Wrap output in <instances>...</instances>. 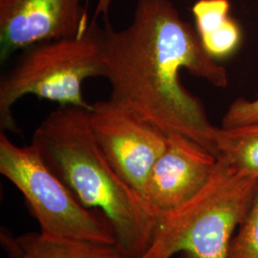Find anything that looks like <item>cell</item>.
<instances>
[{
  "label": "cell",
  "mask_w": 258,
  "mask_h": 258,
  "mask_svg": "<svg viewBox=\"0 0 258 258\" xmlns=\"http://www.w3.org/2000/svg\"><path fill=\"white\" fill-rule=\"evenodd\" d=\"M105 76L110 98L138 112L166 135L183 134L216 156L203 102L181 82L187 71L218 88L229 85L225 67L209 55L197 31L171 0H138L127 27L106 22Z\"/></svg>",
  "instance_id": "1"
},
{
  "label": "cell",
  "mask_w": 258,
  "mask_h": 258,
  "mask_svg": "<svg viewBox=\"0 0 258 258\" xmlns=\"http://www.w3.org/2000/svg\"><path fill=\"white\" fill-rule=\"evenodd\" d=\"M88 111L57 107L37 126L31 144L80 203L104 214L125 258H140L148 249L157 219L102 153Z\"/></svg>",
  "instance_id": "2"
},
{
  "label": "cell",
  "mask_w": 258,
  "mask_h": 258,
  "mask_svg": "<svg viewBox=\"0 0 258 258\" xmlns=\"http://www.w3.org/2000/svg\"><path fill=\"white\" fill-rule=\"evenodd\" d=\"M105 29L93 18L74 37L39 41L24 48L0 78L1 132L20 134L13 107L28 95L86 109L83 83L105 76Z\"/></svg>",
  "instance_id": "3"
},
{
  "label": "cell",
  "mask_w": 258,
  "mask_h": 258,
  "mask_svg": "<svg viewBox=\"0 0 258 258\" xmlns=\"http://www.w3.org/2000/svg\"><path fill=\"white\" fill-rule=\"evenodd\" d=\"M258 179L217 163L209 182L191 200L157 219L140 258H228L231 240L249 212Z\"/></svg>",
  "instance_id": "4"
},
{
  "label": "cell",
  "mask_w": 258,
  "mask_h": 258,
  "mask_svg": "<svg viewBox=\"0 0 258 258\" xmlns=\"http://www.w3.org/2000/svg\"><path fill=\"white\" fill-rule=\"evenodd\" d=\"M0 173L23 195L44 235L117 245L114 229L104 214L80 203L32 144L19 147L1 132Z\"/></svg>",
  "instance_id": "5"
},
{
  "label": "cell",
  "mask_w": 258,
  "mask_h": 258,
  "mask_svg": "<svg viewBox=\"0 0 258 258\" xmlns=\"http://www.w3.org/2000/svg\"><path fill=\"white\" fill-rule=\"evenodd\" d=\"M88 117L93 136L111 166L142 197L152 166L166 149L167 135L112 98L92 103Z\"/></svg>",
  "instance_id": "6"
},
{
  "label": "cell",
  "mask_w": 258,
  "mask_h": 258,
  "mask_svg": "<svg viewBox=\"0 0 258 258\" xmlns=\"http://www.w3.org/2000/svg\"><path fill=\"white\" fill-rule=\"evenodd\" d=\"M217 157L183 134L167 135L165 151L152 166L142 198L158 219L174 212L209 182Z\"/></svg>",
  "instance_id": "7"
},
{
  "label": "cell",
  "mask_w": 258,
  "mask_h": 258,
  "mask_svg": "<svg viewBox=\"0 0 258 258\" xmlns=\"http://www.w3.org/2000/svg\"><path fill=\"white\" fill-rule=\"evenodd\" d=\"M86 0H0V61L39 41L74 37L88 27Z\"/></svg>",
  "instance_id": "8"
},
{
  "label": "cell",
  "mask_w": 258,
  "mask_h": 258,
  "mask_svg": "<svg viewBox=\"0 0 258 258\" xmlns=\"http://www.w3.org/2000/svg\"><path fill=\"white\" fill-rule=\"evenodd\" d=\"M0 242L8 258H125L116 244L54 238L40 231L15 236L1 229Z\"/></svg>",
  "instance_id": "9"
},
{
  "label": "cell",
  "mask_w": 258,
  "mask_h": 258,
  "mask_svg": "<svg viewBox=\"0 0 258 258\" xmlns=\"http://www.w3.org/2000/svg\"><path fill=\"white\" fill-rule=\"evenodd\" d=\"M192 14L201 43L212 58L228 57L237 50L242 35L230 15L229 0H198Z\"/></svg>",
  "instance_id": "10"
},
{
  "label": "cell",
  "mask_w": 258,
  "mask_h": 258,
  "mask_svg": "<svg viewBox=\"0 0 258 258\" xmlns=\"http://www.w3.org/2000/svg\"><path fill=\"white\" fill-rule=\"evenodd\" d=\"M212 140L216 157L240 173L258 179V121L231 128L215 126Z\"/></svg>",
  "instance_id": "11"
},
{
  "label": "cell",
  "mask_w": 258,
  "mask_h": 258,
  "mask_svg": "<svg viewBox=\"0 0 258 258\" xmlns=\"http://www.w3.org/2000/svg\"><path fill=\"white\" fill-rule=\"evenodd\" d=\"M228 258H258V188L249 212L231 240Z\"/></svg>",
  "instance_id": "12"
},
{
  "label": "cell",
  "mask_w": 258,
  "mask_h": 258,
  "mask_svg": "<svg viewBox=\"0 0 258 258\" xmlns=\"http://www.w3.org/2000/svg\"><path fill=\"white\" fill-rule=\"evenodd\" d=\"M258 121V99L239 98L231 103L222 120V127L231 128Z\"/></svg>",
  "instance_id": "13"
},
{
  "label": "cell",
  "mask_w": 258,
  "mask_h": 258,
  "mask_svg": "<svg viewBox=\"0 0 258 258\" xmlns=\"http://www.w3.org/2000/svg\"><path fill=\"white\" fill-rule=\"evenodd\" d=\"M112 2H113V0H98L93 18L98 19L100 16L107 17L111 5H112Z\"/></svg>",
  "instance_id": "14"
}]
</instances>
